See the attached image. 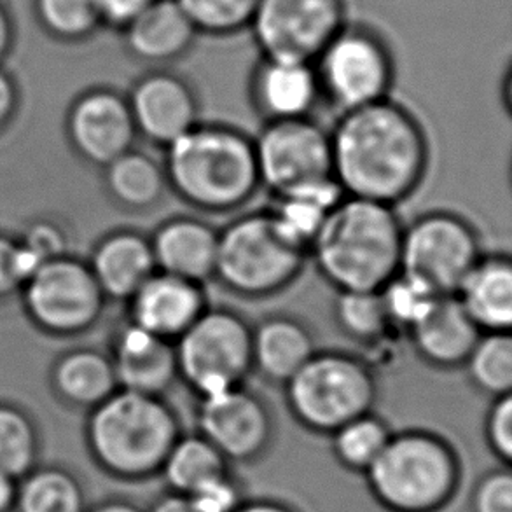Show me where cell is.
<instances>
[{"instance_id":"20","label":"cell","mask_w":512,"mask_h":512,"mask_svg":"<svg viewBox=\"0 0 512 512\" xmlns=\"http://www.w3.org/2000/svg\"><path fill=\"white\" fill-rule=\"evenodd\" d=\"M151 240L156 270L198 284L214 280L219 229L193 215L161 222Z\"/></svg>"},{"instance_id":"17","label":"cell","mask_w":512,"mask_h":512,"mask_svg":"<svg viewBox=\"0 0 512 512\" xmlns=\"http://www.w3.org/2000/svg\"><path fill=\"white\" fill-rule=\"evenodd\" d=\"M128 301L132 324L173 343L210 306L205 285L161 271Z\"/></svg>"},{"instance_id":"4","label":"cell","mask_w":512,"mask_h":512,"mask_svg":"<svg viewBox=\"0 0 512 512\" xmlns=\"http://www.w3.org/2000/svg\"><path fill=\"white\" fill-rule=\"evenodd\" d=\"M182 434L177 411L161 395L114 392L91 415V455L111 476L142 481L161 465Z\"/></svg>"},{"instance_id":"36","label":"cell","mask_w":512,"mask_h":512,"mask_svg":"<svg viewBox=\"0 0 512 512\" xmlns=\"http://www.w3.org/2000/svg\"><path fill=\"white\" fill-rule=\"evenodd\" d=\"M37 437L25 416L0 408V472L21 479L35 469Z\"/></svg>"},{"instance_id":"48","label":"cell","mask_w":512,"mask_h":512,"mask_svg":"<svg viewBox=\"0 0 512 512\" xmlns=\"http://www.w3.org/2000/svg\"><path fill=\"white\" fill-rule=\"evenodd\" d=\"M236 512H296L285 504L280 502H271V500H254V502H243Z\"/></svg>"},{"instance_id":"3","label":"cell","mask_w":512,"mask_h":512,"mask_svg":"<svg viewBox=\"0 0 512 512\" xmlns=\"http://www.w3.org/2000/svg\"><path fill=\"white\" fill-rule=\"evenodd\" d=\"M168 189L203 214H228L245 207L261 180L254 139L236 126L200 121L165 147Z\"/></svg>"},{"instance_id":"27","label":"cell","mask_w":512,"mask_h":512,"mask_svg":"<svg viewBox=\"0 0 512 512\" xmlns=\"http://www.w3.org/2000/svg\"><path fill=\"white\" fill-rule=\"evenodd\" d=\"M107 167L109 189L125 207L135 210L156 207L168 191L163 161L154 160L142 151L130 149Z\"/></svg>"},{"instance_id":"42","label":"cell","mask_w":512,"mask_h":512,"mask_svg":"<svg viewBox=\"0 0 512 512\" xmlns=\"http://www.w3.org/2000/svg\"><path fill=\"white\" fill-rule=\"evenodd\" d=\"M28 249L34 250L37 256L41 257L44 263L51 259L60 257L63 250V236L58 229L49 226V224H37L30 229L25 242Z\"/></svg>"},{"instance_id":"33","label":"cell","mask_w":512,"mask_h":512,"mask_svg":"<svg viewBox=\"0 0 512 512\" xmlns=\"http://www.w3.org/2000/svg\"><path fill=\"white\" fill-rule=\"evenodd\" d=\"M390 436L392 430L388 423L374 411H369L334 430L331 434L334 457L348 471L366 474L387 446Z\"/></svg>"},{"instance_id":"18","label":"cell","mask_w":512,"mask_h":512,"mask_svg":"<svg viewBox=\"0 0 512 512\" xmlns=\"http://www.w3.org/2000/svg\"><path fill=\"white\" fill-rule=\"evenodd\" d=\"M70 130L81 153L109 165L132 149L135 128L128 98L112 90H91L74 105Z\"/></svg>"},{"instance_id":"45","label":"cell","mask_w":512,"mask_h":512,"mask_svg":"<svg viewBox=\"0 0 512 512\" xmlns=\"http://www.w3.org/2000/svg\"><path fill=\"white\" fill-rule=\"evenodd\" d=\"M16 104V86L6 70L0 67V125L7 121Z\"/></svg>"},{"instance_id":"8","label":"cell","mask_w":512,"mask_h":512,"mask_svg":"<svg viewBox=\"0 0 512 512\" xmlns=\"http://www.w3.org/2000/svg\"><path fill=\"white\" fill-rule=\"evenodd\" d=\"M322 100L338 114L390 97L395 58L387 39L369 25L346 23L313 62Z\"/></svg>"},{"instance_id":"22","label":"cell","mask_w":512,"mask_h":512,"mask_svg":"<svg viewBox=\"0 0 512 512\" xmlns=\"http://www.w3.org/2000/svg\"><path fill=\"white\" fill-rule=\"evenodd\" d=\"M416 355L436 369H457L478 343L481 331L457 296H439L408 331Z\"/></svg>"},{"instance_id":"31","label":"cell","mask_w":512,"mask_h":512,"mask_svg":"<svg viewBox=\"0 0 512 512\" xmlns=\"http://www.w3.org/2000/svg\"><path fill=\"white\" fill-rule=\"evenodd\" d=\"M334 320L348 340L373 346L394 329L380 291H336Z\"/></svg>"},{"instance_id":"6","label":"cell","mask_w":512,"mask_h":512,"mask_svg":"<svg viewBox=\"0 0 512 512\" xmlns=\"http://www.w3.org/2000/svg\"><path fill=\"white\" fill-rule=\"evenodd\" d=\"M306 259L308 252L282 233L270 210H257L219 229L214 280L240 298H271L298 282Z\"/></svg>"},{"instance_id":"9","label":"cell","mask_w":512,"mask_h":512,"mask_svg":"<svg viewBox=\"0 0 512 512\" xmlns=\"http://www.w3.org/2000/svg\"><path fill=\"white\" fill-rule=\"evenodd\" d=\"M173 345L179 381L198 399L243 385L252 373V326L235 310L208 306Z\"/></svg>"},{"instance_id":"41","label":"cell","mask_w":512,"mask_h":512,"mask_svg":"<svg viewBox=\"0 0 512 512\" xmlns=\"http://www.w3.org/2000/svg\"><path fill=\"white\" fill-rule=\"evenodd\" d=\"M153 2L154 0H98L102 27L121 32Z\"/></svg>"},{"instance_id":"12","label":"cell","mask_w":512,"mask_h":512,"mask_svg":"<svg viewBox=\"0 0 512 512\" xmlns=\"http://www.w3.org/2000/svg\"><path fill=\"white\" fill-rule=\"evenodd\" d=\"M346 23V0H259L249 30L259 55L315 62Z\"/></svg>"},{"instance_id":"11","label":"cell","mask_w":512,"mask_h":512,"mask_svg":"<svg viewBox=\"0 0 512 512\" xmlns=\"http://www.w3.org/2000/svg\"><path fill=\"white\" fill-rule=\"evenodd\" d=\"M254 149L261 187L273 196L334 177L331 133L313 116L264 123Z\"/></svg>"},{"instance_id":"47","label":"cell","mask_w":512,"mask_h":512,"mask_svg":"<svg viewBox=\"0 0 512 512\" xmlns=\"http://www.w3.org/2000/svg\"><path fill=\"white\" fill-rule=\"evenodd\" d=\"M18 492V479L0 472V512H14Z\"/></svg>"},{"instance_id":"26","label":"cell","mask_w":512,"mask_h":512,"mask_svg":"<svg viewBox=\"0 0 512 512\" xmlns=\"http://www.w3.org/2000/svg\"><path fill=\"white\" fill-rule=\"evenodd\" d=\"M345 196L338 180L326 179L291 193L278 194L270 208L273 221L294 245L306 252L319 233L327 214Z\"/></svg>"},{"instance_id":"5","label":"cell","mask_w":512,"mask_h":512,"mask_svg":"<svg viewBox=\"0 0 512 512\" xmlns=\"http://www.w3.org/2000/svg\"><path fill=\"white\" fill-rule=\"evenodd\" d=\"M366 476L374 499L387 511L437 512L457 492L460 462L444 437L404 430L392 432Z\"/></svg>"},{"instance_id":"34","label":"cell","mask_w":512,"mask_h":512,"mask_svg":"<svg viewBox=\"0 0 512 512\" xmlns=\"http://www.w3.org/2000/svg\"><path fill=\"white\" fill-rule=\"evenodd\" d=\"M34 16L55 41L84 42L102 27L98 0H32Z\"/></svg>"},{"instance_id":"15","label":"cell","mask_w":512,"mask_h":512,"mask_svg":"<svg viewBox=\"0 0 512 512\" xmlns=\"http://www.w3.org/2000/svg\"><path fill=\"white\" fill-rule=\"evenodd\" d=\"M128 105L137 133L163 149L201 121L196 88L170 67L151 69L137 79Z\"/></svg>"},{"instance_id":"46","label":"cell","mask_w":512,"mask_h":512,"mask_svg":"<svg viewBox=\"0 0 512 512\" xmlns=\"http://www.w3.org/2000/svg\"><path fill=\"white\" fill-rule=\"evenodd\" d=\"M146 512H196L186 495L170 492L156 500L154 506Z\"/></svg>"},{"instance_id":"29","label":"cell","mask_w":512,"mask_h":512,"mask_svg":"<svg viewBox=\"0 0 512 512\" xmlns=\"http://www.w3.org/2000/svg\"><path fill=\"white\" fill-rule=\"evenodd\" d=\"M83 485L58 467L32 469L18 479L14 512H86Z\"/></svg>"},{"instance_id":"14","label":"cell","mask_w":512,"mask_h":512,"mask_svg":"<svg viewBox=\"0 0 512 512\" xmlns=\"http://www.w3.org/2000/svg\"><path fill=\"white\" fill-rule=\"evenodd\" d=\"M27 305L41 326L69 333L95 322L104 305V292L83 264L56 257L28 280Z\"/></svg>"},{"instance_id":"35","label":"cell","mask_w":512,"mask_h":512,"mask_svg":"<svg viewBox=\"0 0 512 512\" xmlns=\"http://www.w3.org/2000/svg\"><path fill=\"white\" fill-rule=\"evenodd\" d=\"M200 35L231 37L249 30L259 0H177Z\"/></svg>"},{"instance_id":"39","label":"cell","mask_w":512,"mask_h":512,"mask_svg":"<svg viewBox=\"0 0 512 512\" xmlns=\"http://www.w3.org/2000/svg\"><path fill=\"white\" fill-rule=\"evenodd\" d=\"M486 443L504 464L512 460V395L495 397L485 418Z\"/></svg>"},{"instance_id":"32","label":"cell","mask_w":512,"mask_h":512,"mask_svg":"<svg viewBox=\"0 0 512 512\" xmlns=\"http://www.w3.org/2000/svg\"><path fill=\"white\" fill-rule=\"evenodd\" d=\"M472 387L488 397L511 394V333H483L464 362Z\"/></svg>"},{"instance_id":"21","label":"cell","mask_w":512,"mask_h":512,"mask_svg":"<svg viewBox=\"0 0 512 512\" xmlns=\"http://www.w3.org/2000/svg\"><path fill=\"white\" fill-rule=\"evenodd\" d=\"M112 366L121 390L137 394L165 397L179 381L173 341L149 333L132 322L119 331Z\"/></svg>"},{"instance_id":"16","label":"cell","mask_w":512,"mask_h":512,"mask_svg":"<svg viewBox=\"0 0 512 512\" xmlns=\"http://www.w3.org/2000/svg\"><path fill=\"white\" fill-rule=\"evenodd\" d=\"M249 97L264 123L312 118L322 102L315 65L294 58L259 55L250 74Z\"/></svg>"},{"instance_id":"1","label":"cell","mask_w":512,"mask_h":512,"mask_svg":"<svg viewBox=\"0 0 512 512\" xmlns=\"http://www.w3.org/2000/svg\"><path fill=\"white\" fill-rule=\"evenodd\" d=\"M329 133L334 179L346 196L399 207L422 187L430 142L406 105L387 97L343 112Z\"/></svg>"},{"instance_id":"30","label":"cell","mask_w":512,"mask_h":512,"mask_svg":"<svg viewBox=\"0 0 512 512\" xmlns=\"http://www.w3.org/2000/svg\"><path fill=\"white\" fill-rule=\"evenodd\" d=\"M56 381L65 397L86 406H98L118 387L112 360L95 352L65 357L56 369Z\"/></svg>"},{"instance_id":"25","label":"cell","mask_w":512,"mask_h":512,"mask_svg":"<svg viewBox=\"0 0 512 512\" xmlns=\"http://www.w3.org/2000/svg\"><path fill=\"white\" fill-rule=\"evenodd\" d=\"M156 271L151 240L133 231L109 236L91 266L100 291L114 299L132 298Z\"/></svg>"},{"instance_id":"49","label":"cell","mask_w":512,"mask_h":512,"mask_svg":"<svg viewBox=\"0 0 512 512\" xmlns=\"http://www.w3.org/2000/svg\"><path fill=\"white\" fill-rule=\"evenodd\" d=\"M86 512H146L142 511L139 506H135L133 502L128 500H105L98 506L91 507Z\"/></svg>"},{"instance_id":"2","label":"cell","mask_w":512,"mask_h":512,"mask_svg":"<svg viewBox=\"0 0 512 512\" xmlns=\"http://www.w3.org/2000/svg\"><path fill=\"white\" fill-rule=\"evenodd\" d=\"M402 233L397 207L345 194L327 214L308 257L336 291H380L401 271Z\"/></svg>"},{"instance_id":"19","label":"cell","mask_w":512,"mask_h":512,"mask_svg":"<svg viewBox=\"0 0 512 512\" xmlns=\"http://www.w3.org/2000/svg\"><path fill=\"white\" fill-rule=\"evenodd\" d=\"M119 34L126 53L153 69L172 67L186 58L200 35L177 0H154Z\"/></svg>"},{"instance_id":"37","label":"cell","mask_w":512,"mask_h":512,"mask_svg":"<svg viewBox=\"0 0 512 512\" xmlns=\"http://www.w3.org/2000/svg\"><path fill=\"white\" fill-rule=\"evenodd\" d=\"M383 305L394 329L408 333L439 296L415 278L397 273L383 289H380Z\"/></svg>"},{"instance_id":"44","label":"cell","mask_w":512,"mask_h":512,"mask_svg":"<svg viewBox=\"0 0 512 512\" xmlns=\"http://www.w3.org/2000/svg\"><path fill=\"white\" fill-rule=\"evenodd\" d=\"M16 41V27L11 7L6 0H0V63L13 51Z\"/></svg>"},{"instance_id":"40","label":"cell","mask_w":512,"mask_h":512,"mask_svg":"<svg viewBox=\"0 0 512 512\" xmlns=\"http://www.w3.org/2000/svg\"><path fill=\"white\" fill-rule=\"evenodd\" d=\"M474 512H512V474L509 465L486 474L479 481L474 497Z\"/></svg>"},{"instance_id":"43","label":"cell","mask_w":512,"mask_h":512,"mask_svg":"<svg viewBox=\"0 0 512 512\" xmlns=\"http://www.w3.org/2000/svg\"><path fill=\"white\" fill-rule=\"evenodd\" d=\"M16 245L6 238H0V294L13 291L21 278L16 268Z\"/></svg>"},{"instance_id":"24","label":"cell","mask_w":512,"mask_h":512,"mask_svg":"<svg viewBox=\"0 0 512 512\" xmlns=\"http://www.w3.org/2000/svg\"><path fill=\"white\" fill-rule=\"evenodd\" d=\"M455 296L481 333H511V257L485 252Z\"/></svg>"},{"instance_id":"38","label":"cell","mask_w":512,"mask_h":512,"mask_svg":"<svg viewBox=\"0 0 512 512\" xmlns=\"http://www.w3.org/2000/svg\"><path fill=\"white\" fill-rule=\"evenodd\" d=\"M196 512H236L242 506V490L233 476L224 472L186 495Z\"/></svg>"},{"instance_id":"28","label":"cell","mask_w":512,"mask_h":512,"mask_svg":"<svg viewBox=\"0 0 512 512\" xmlns=\"http://www.w3.org/2000/svg\"><path fill=\"white\" fill-rule=\"evenodd\" d=\"M229 471V462L201 434H180L161 465L168 490L189 495L198 486Z\"/></svg>"},{"instance_id":"7","label":"cell","mask_w":512,"mask_h":512,"mask_svg":"<svg viewBox=\"0 0 512 512\" xmlns=\"http://www.w3.org/2000/svg\"><path fill=\"white\" fill-rule=\"evenodd\" d=\"M285 404L303 429L331 436L374 411L378 380L369 362L343 350H317L284 385Z\"/></svg>"},{"instance_id":"13","label":"cell","mask_w":512,"mask_h":512,"mask_svg":"<svg viewBox=\"0 0 512 512\" xmlns=\"http://www.w3.org/2000/svg\"><path fill=\"white\" fill-rule=\"evenodd\" d=\"M198 434L214 444L229 464L263 457L275 437V418L263 395L249 387L222 390L198 399Z\"/></svg>"},{"instance_id":"23","label":"cell","mask_w":512,"mask_h":512,"mask_svg":"<svg viewBox=\"0 0 512 512\" xmlns=\"http://www.w3.org/2000/svg\"><path fill=\"white\" fill-rule=\"evenodd\" d=\"M319 348L303 320L271 315L252 326V371L284 387Z\"/></svg>"},{"instance_id":"10","label":"cell","mask_w":512,"mask_h":512,"mask_svg":"<svg viewBox=\"0 0 512 512\" xmlns=\"http://www.w3.org/2000/svg\"><path fill=\"white\" fill-rule=\"evenodd\" d=\"M483 254L478 228L457 212L430 210L404 224L401 273L437 296L455 294Z\"/></svg>"}]
</instances>
